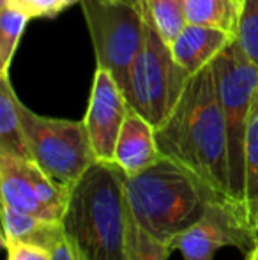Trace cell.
I'll list each match as a JSON object with an SVG mask.
<instances>
[{
    "mask_svg": "<svg viewBox=\"0 0 258 260\" xmlns=\"http://www.w3.org/2000/svg\"><path fill=\"white\" fill-rule=\"evenodd\" d=\"M161 156L179 163L228 206V137L212 64L191 76L172 115L156 127Z\"/></svg>",
    "mask_w": 258,
    "mask_h": 260,
    "instance_id": "1",
    "label": "cell"
},
{
    "mask_svg": "<svg viewBox=\"0 0 258 260\" xmlns=\"http://www.w3.org/2000/svg\"><path fill=\"white\" fill-rule=\"evenodd\" d=\"M117 163L94 161L69 188L62 225L85 260H128L134 218Z\"/></svg>",
    "mask_w": 258,
    "mask_h": 260,
    "instance_id": "2",
    "label": "cell"
},
{
    "mask_svg": "<svg viewBox=\"0 0 258 260\" xmlns=\"http://www.w3.org/2000/svg\"><path fill=\"white\" fill-rule=\"evenodd\" d=\"M124 184L134 221L172 248L177 237L217 202L190 170L165 156L140 174L126 175Z\"/></svg>",
    "mask_w": 258,
    "mask_h": 260,
    "instance_id": "3",
    "label": "cell"
},
{
    "mask_svg": "<svg viewBox=\"0 0 258 260\" xmlns=\"http://www.w3.org/2000/svg\"><path fill=\"white\" fill-rule=\"evenodd\" d=\"M217 96L228 137V206L248 229L244 199V147L251 105L258 92V66L253 64L237 39L212 62Z\"/></svg>",
    "mask_w": 258,
    "mask_h": 260,
    "instance_id": "4",
    "label": "cell"
},
{
    "mask_svg": "<svg viewBox=\"0 0 258 260\" xmlns=\"http://www.w3.org/2000/svg\"><path fill=\"white\" fill-rule=\"evenodd\" d=\"M97 68L108 71L124 94L131 73L143 48L147 21L138 7L112 0H80Z\"/></svg>",
    "mask_w": 258,
    "mask_h": 260,
    "instance_id": "5",
    "label": "cell"
},
{
    "mask_svg": "<svg viewBox=\"0 0 258 260\" xmlns=\"http://www.w3.org/2000/svg\"><path fill=\"white\" fill-rule=\"evenodd\" d=\"M30 159L53 181L72 186L97 161L83 120L39 115L20 101Z\"/></svg>",
    "mask_w": 258,
    "mask_h": 260,
    "instance_id": "6",
    "label": "cell"
},
{
    "mask_svg": "<svg viewBox=\"0 0 258 260\" xmlns=\"http://www.w3.org/2000/svg\"><path fill=\"white\" fill-rule=\"evenodd\" d=\"M190 80L191 75L177 64L170 46L147 21L143 48L133 66L126 92L129 106L154 127H159L172 115Z\"/></svg>",
    "mask_w": 258,
    "mask_h": 260,
    "instance_id": "7",
    "label": "cell"
},
{
    "mask_svg": "<svg viewBox=\"0 0 258 260\" xmlns=\"http://www.w3.org/2000/svg\"><path fill=\"white\" fill-rule=\"evenodd\" d=\"M256 236L246 229L227 206L212 202L205 216L182 232L173 243L182 260H214L217 250L234 246L244 255L255 246Z\"/></svg>",
    "mask_w": 258,
    "mask_h": 260,
    "instance_id": "8",
    "label": "cell"
},
{
    "mask_svg": "<svg viewBox=\"0 0 258 260\" xmlns=\"http://www.w3.org/2000/svg\"><path fill=\"white\" fill-rule=\"evenodd\" d=\"M129 108L126 94L117 80L108 71L96 68L83 122L89 131L94 154L99 161L114 163L117 138Z\"/></svg>",
    "mask_w": 258,
    "mask_h": 260,
    "instance_id": "9",
    "label": "cell"
},
{
    "mask_svg": "<svg viewBox=\"0 0 258 260\" xmlns=\"http://www.w3.org/2000/svg\"><path fill=\"white\" fill-rule=\"evenodd\" d=\"M235 39L237 36L223 28L188 21L182 32L172 43L170 50L177 64L182 66L191 76H195L196 73L212 64L217 55L228 48Z\"/></svg>",
    "mask_w": 258,
    "mask_h": 260,
    "instance_id": "10",
    "label": "cell"
},
{
    "mask_svg": "<svg viewBox=\"0 0 258 260\" xmlns=\"http://www.w3.org/2000/svg\"><path fill=\"white\" fill-rule=\"evenodd\" d=\"M159 157L161 152L156 142V127L143 115L129 108L117 138L114 163L126 175H136L152 167Z\"/></svg>",
    "mask_w": 258,
    "mask_h": 260,
    "instance_id": "11",
    "label": "cell"
},
{
    "mask_svg": "<svg viewBox=\"0 0 258 260\" xmlns=\"http://www.w3.org/2000/svg\"><path fill=\"white\" fill-rule=\"evenodd\" d=\"M0 197L2 206L25 214L50 219L38 197L34 182V161L13 154H0Z\"/></svg>",
    "mask_w": 258,
    "mask_h": 260,
    "instance_id": "12",
    "label": "cell"
},
{
    "mask_svg": "<svg viewBox=\"0 0 258 260\" xmlns=\"http://www.w3.org/2000/svg\"><path fill=\"white\" fill-rule=\"evenodd\" d=\"M2 244L9 243V241H21V243L38 244L46 250L64 232L62 221L43 219L38 216L14 211L7 206H2Z\"/></svg>",
    "mask_w": 258,
    "mask_h": 260,
    "instance_id": "13",
    "label": "cell"
},
{
    "mask_svg": "<svg viewBox=\"0 0 258 260\" xmlns=\"http://www.w3.org/2000/svg\"><path fill=\"white\" fill-rule=\"evenodd\" d=\"M0 154L30 159L20 115V100L11 85L9 76L0 78Z\"/></svg>",
    "mask_w": 258,
    "mask_h": 260,
    "instance_id": "14",
    "label": "cell"
},
{
    "mask_svg": "<svg viewBox=\"0 0 258 260\" xmlns=\"http://www.w3.org/2000/svg\"><path fill=\"white\" fill-rule=\"evenodd\" d=\"M244 199L246 223L258 237V92L251 105L244 147Z\"/></svg>",
    "mask_w": 258,
    "mask_h": 260,
    "instance_id": "15",
    "label": "cell"
},
{
    "mask_svg": "<svg viewBox=\"0 0 258 260\" xmlns=\"http://www.w3.org/2000/svg\"><path fill=\"white\" fill-rule=\"evenodd\" d=\"M244 0H184L190 23L210 25L237 36Z\"/></svg>",
    "mask_w": 258,
    "mask_h": 260,
    "instance_id": "16",
    "label": "cell"
},
{
    "mask_svg": "<svg viewBox=\"0 0 258 260\" xmlns=\"http://www.w3.org/2000/svg\"><path fill=\"white\" fill-rule=\"evenodd\" d=\"M140 11L168 46L188 23L184 4L177 0H140Z\"/></svg>",
    "mask_w": 258,
    "mask_h": 260,
    "instance_id": "17",
    "label": "cell"
},
{
    "mask_svg": "<svg viewBox=\"0 0 258 260\" xmlns=\"http://www.w3.org/2000/svg\"><path fill=\"white\" fill-rule=\"evenodd\" d=\"M28 20L30 18L27 14L2 4V11H0V78L9 76L11 62L14 58Z\"/></svg>",
    "mask_w": 258,
    "mask_h": 260,
    "instance_id": "18",
    "label": "cell"
},
{
    "mask_svg": "<svg viewBox=\"0 0 258 260\" xmlns=\"http://www.w3.org/2000/svg\"><path fill=\"white\" fill-rule=\"evenodd\" d=\"M173 251L175 250L170 244H165L152 237L136 221L133 223L128 260H168Z\"/></svg>",
    "mask_w": 258,
    "mask_h": 260,
    "instance_id": "19",
    "label": "cell"
},
{
    "mask_svg": "<svg viewBox=\"0 0 258 260\" xmlns=\"http://www.w3.org/2000/svg\"><path fill=\"white\" fill-rule=\"evenodd\" d=\"M237 45L258 66V0H244L237 30Z\"/></svg>",
    "mask_w": 258,
    "mask_h": 260,
    "instance_id": "20",
    "label": "cell"
},
{
    "mask_svg": "<svg viewBox=\"0 0 258 260\" xmlns=\"http://www.w3.org/2000/svg\"><path fill=\"white\" fill-rule=\"evenodd\" d=\"M2 4L27 14L30 20L53 18L65 9L62 0H2Z\"/></svg>",
    "mask_w": 258,
    "mask_h": 260,
    "instance_id": "21",
    "label": "cell"
},
{
    "mask_svg": "<svg viewBox=\"0 0 258 260\" xmlns=\"http://www.w3.org/2000/svg\"><path fill=\"white\" fill-rule=\"evenodd\" d=\"M7 251V260H52L50 250L38 244L21 243V241H9L4 244Z\"/></svg>",
    "mask_w": 258,
    "mask_h": 260,
    "instance_id": "22",
    "label": "cell"
},
{
    "mask_svg": "<svg viewBox=\"0 0 258 260\" xmlns=\"http://www.w3.org/2000/svg\"><path fill=\"white\" fill-rule=\"evenodd\" d=\"M48 250L52 253V260H85L75 241L65 234V230L53 241Z\"/></svg>",
    "mask_w": 258,
    "mask_h": 260,
    "instance_id": "23",
    "label": "cell"
},
{
    "mask_svg": "<svg viewBox=\"0 0 258 260\" xmlns=\"http://www.w3.org/2000/svg\"><path fill=\"white\" fill-rule=\"evenodd\" d=\"M246 260H258V237H256V241H255V246H253L251 251L246 255Z\"/></svg>",
    "mask_w": 258,
    "mask_h": 260,
    "instance_id": "24",
    "label": "cell"
},
{
    "mask_svg": "<svg viewBox=\"0 0 258 260\" xmlns=\"http://www.w3.org/2000/svg\"><path fill=\"white\" fill-rule=\"evenodd\" d=\"M112 2L128 4V6H133V7H138V9H140V0H112Z\"/></svg>",
    "mask_w": 258,
    "mask_h": 260,
    "instance_id": "25",
    "label": "cell"
},
{
    "mask_svg": "<svg viewBox=\"0 0 258 260\" xmlns=\"http://www.w3.org/2000/svg\"><path fill=\"white\" fill-rule=\"evenodd\" d=\"M177 2H182L184 4V0H177Z\"/></svg>",
    "mask_w": 258,
    "mask_h": 260,
    "instance_id": "26",
    "label": "cell"
}]
</instances>
